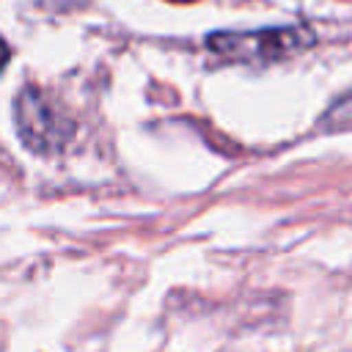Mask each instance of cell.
Masks as SVG:
<instances>
[{"mask_svg":"<svg viewBox=\"0 0 352 352\" xmlns=\"http://www.w3.org/2000/svg\"><path fill=\"white\" fill-rule=\"evenodd\" d=\"M314 30L305 25H275L261 30H217L206 47L234 63H275L314 47Z\"/></svg>","mask_w":352,"mask_h":352,"instance_id":"obj_1","label":"cell"},{"mask_svg":"<svg viewBox=\"0 0 352 352\" xmlns=\"http://www.w3.org/2000/svg\"><path fill=\"white\" fill-rule=\"evenodd\" d=\"M14 121L22 143L38 154L60 151L74 135V124L36 88H22L16 94Z\"/></svg>","mask_w":352,"mask_h":352,"instance_id":"obj_2","label":"cell"},{"mask_svg":"<svg viewBox=\"0 0 352 352\" xmlns=\"http://www.w3.org/2000/svg\"><path fill=\"white\" fill-rule=\"evenodd\" d=\"M173 3H192V0H173Z\"/></svg>","mask_w":352,"mask_h":352,"instance_id":"obj_3","label":"cell"}]
</instances>
